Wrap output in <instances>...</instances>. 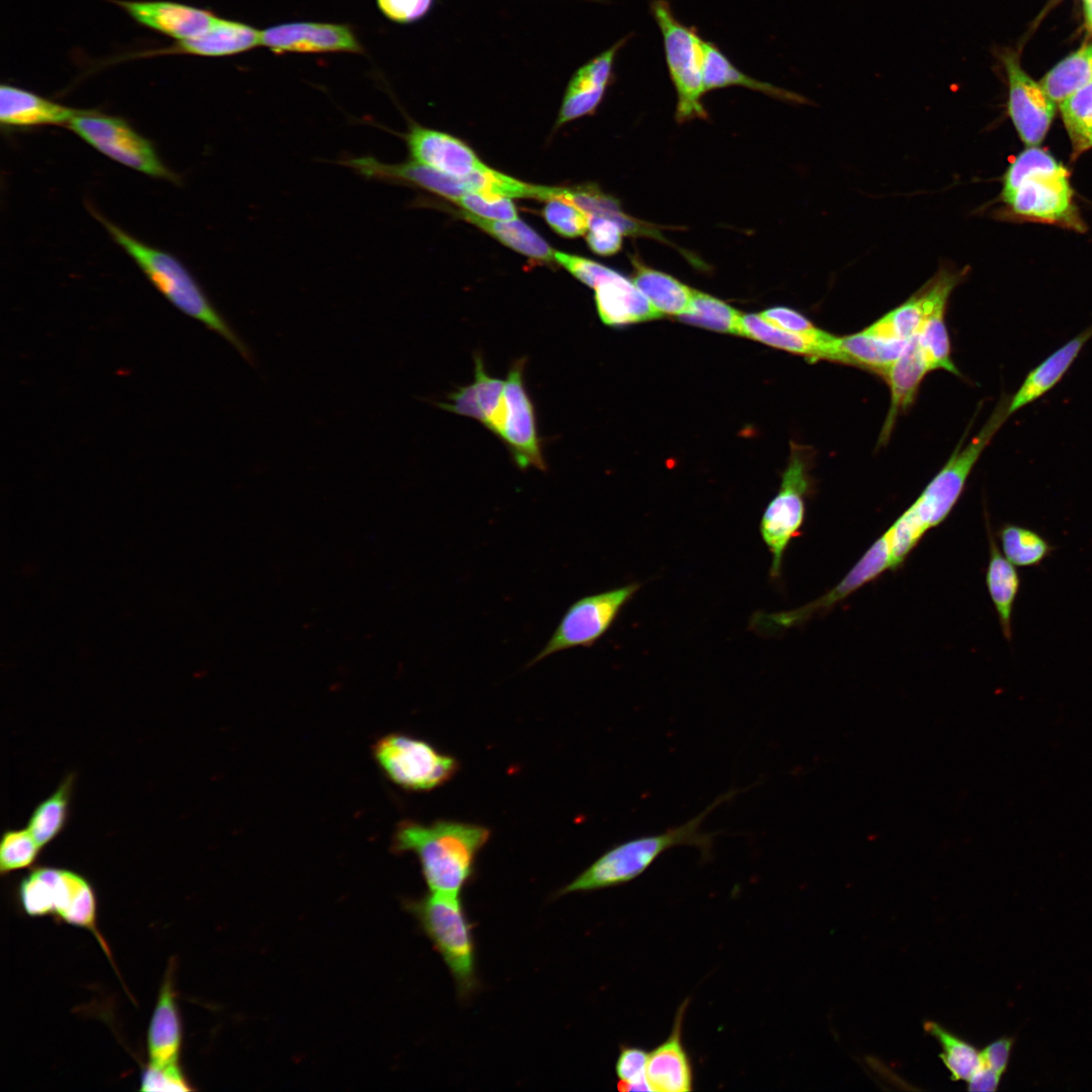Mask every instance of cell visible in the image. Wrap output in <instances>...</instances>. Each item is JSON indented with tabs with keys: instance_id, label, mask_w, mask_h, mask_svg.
Wrapping results in <instances>:
<instances>
[{
	"instance_id": "1",
	"label": "cell",
	"mask_w": 1092,
	"mask_h": 1092,
	"mask_svg": "<svg viewBox=\"0 0 1092 1092\" xmlns=\"http://www.w3.org/2000/svg\"><path fill=\"white\" fill-rule=\"evenodd\" d=\"M490 834L487 827L475 823L403 820L394 832L392 849L418 857L430 892L460 895L471 881L476 857Z\"/></svg>"
},
{
	"instance_id": "2",
	"label": "cell",
	"mask_w": 1092,
	"mask_h": 1092,
	"mask_svg": "<svg viewBox=\"0 0 1092 1092\" xmlns=\"http://www.w3.org/2000/svg\"><path fill=\"white\" fill-rule=\"evenodd\" d=\"M739 792L735 789L726 792L680 825L613 845L573 881L561 888L557 896L625 885L644 874L664 852L677 846L696 847L704 860L710 859L716 833L703 831L702 824L715 808L733 799Z\"/></svg>"
},
{
	"instance_id": "3",
	"label": "cell",
	"mask_w": 1092,
	"mask_h": 1092,
	"mask_svg": "<svg viewBox=\"0 0 1092 1092\" xmlns=\"http://www.w3.org/2000/svg\"><path fill=\"white\" fill-rule=\"evenodd\" d=\"M95 216L173 306L223 338L249 364L255 365L252 349L216 309L196 279L177 258L141 242L98 213Z\"/></svg>"
},
{
	"instance_id": "4",
	"label": "cell",
	"mask_w": 1092,
	"mask_h": 1092,
	"mask_svg": "<svg viewBox=\"0 0 1092 1092\" xmlns=\"http://www.w3.org/2000/svg\"><path fill=\"white\" fill-rule=\"evenodd\" d=\"M406 907L448 967L461 998L478 987L473 924L460 895L430 892Z\"/></svg>"
},
{
	"instance_id": "5",
	"label": "cell",
	"mask_w": 1092,
	"mask_h": 1092,
	"mask_svg": "<svg viewBox=\"0 0 1092 1092\" xmlns=\"http://www.w3.org/2000/svg\"><path fill=\"white\" fill-rule=\"evenodd\" d=\"M19 900L29 916L54 915L68 924L90 931L109 957L108 947L97 928L94 890L82 876L63 869H35L21 881Z\"/></svg>"
},
{
	"instance_id": "6",
	"label": "cell",
	"mask_w": 1092,
	"mask_h": 1092,
	"mask_svg": "<svg viewBox=\"0 0 1092 1092\" xmlns=\"http://www.w3.org/2000/svg\"><path fill=\"white\" fill-rule=\"evenodd\" d=\"M650 11L663 38L665 60L677 95L678 122L707 118L702 102L704 87V41L695 27L681 23L666 0H653Z\"/></svg>"
},
{
	"instance_id": "7",
	"label": "cell",
	"mask_w": 1092,
	"mask_h": 1092,
	"mask_svg": "<svg viewBox=\"0 0 1092 1092\" xmlns=\"http://www.w3.org/2000/svg\"><path fill=\"white\" fill-rule=\"evenodd\" d=\"M373 755L390 781L414 792H427L446 784L460 767L457 758L428 741L400 733L379 738L373 746Z\"/></svg>"
},
{
	"instance_id": "8",
	"label": "cell",
	"mask_w": 1092,
	"mask_h": 1092,
	"mask_svg": "<svg viewBox=\"0 0 1092 1092\" xmlns=\"http://www.w3.org/2000/svg\"><path fill=\"white\" fill-rule=\"evenodd\" d=\"M810 487L807 455L801 447L792 445L780 489L766 506L759 527L761 538L771 554L769 573L774 578L781 575L784 554L791 541L800 534Z\"/></svg>"
},
{
	"instance_id": "9",
	"label": "cell",
	"mask_w": 1092,
	"mask_h": 1092,
	"mask_svg": "<svg viewBox=\"0 0 1092 1092\" xmlns=\"http://www.w3.org/2000/svg\"><path fill=\"white\" fill-rule=\"evenodd\" d=\"M68 126L111 160L152 177L177 181L158 157L152 143L123 118L82 109Z\"/></svg>"
},
{
	"instance_id": "10",
	"label": "cell",
	"mask_w": 1092,
	"mask_h": 1092,
	"mask_svg": "<svg viewBox=\"0 0 1092 1092\" xmlns=\"http://www.w3.org/2000/svg\"><path fill=\"white\" fill-rule=\"evenodd\" d=\"M640 585L636 582L582 597L569 606L545 646L529 662L576 647H592L612 627Z\"/></svg>"
},
{
	"instance_id": "11",
	"label": "cell",
	"mask_w": 1092,
	"mask_h": 1092,
	"mask_svg": "<svg viewBox=\"0 0 1092 1092\" xmlns=\"http://www.w3.org/2000/svg\"><path fill=\"white\" fill-rule=\"evenodd\" d=\"M524 360L510 369L505 385V421L498 438L508 446L520 469L546 470L538 435L535 410L524 384Z\"/></svg>"
},
{
	"instance_id": "12",
	"label": "cell",
	"mask_w": 1092,
	"mask_h": 1092,
	"mask_svg": "<svg viewBox=\"0 0 1092 1092\" xmlns=\"http://www.w3.org/2000/svg\"><path fill=\"white\" fill-rule=\"evenodd\" d=\"M337 164L350 169L366 180L419 187L452 202L467 193H472L468 176L449 175L414 160L393 164L385 163L369 155H345L337 161Z\"/></svg>"
},
{
	"instance_id": "13",
	"label": "cell",
	"mask_w": 1092,
	"mask_h": 1092,
	"mask_svg": "<svg viewBox=\"0 0 1092 1092\" xmlns=\"http://www.w3.org/2000/svg\"><path fill=\"white\" fill-rule=\"evenodd\" d=\"M964 276L963 269L941 267L910 298L864 330L886 338L910 341L934 309L947 304L951 291L962 282Z\"/></svg>"
},
{
	"instance_id": "14",
	"label": "cell",
	"mask_w": 1092,
	"mask_h": 1092,
	"mask_svg": "<svg viewBox=\"0 0 1092 1092\" xmlns=\"http://www.w3.org/2000/svg\"><path fill=\"white\" fill-rule=\"evenodd\" d=\"M261 46L274 54L363 53L354 30L347 24L293 21L261 30Z\"/></svg>"
},
{
	"instance_id": "15",
	"label": "cell",
	"mask_w": 1092,
	"mask_h": 1092,
	"mask_svg": "<svg viewBox=\"0 0 1092 1092\" xmlns=\"http://www.w3.org/2000/svg\"><path fill=\"white\" fill-rule=\"evenodd\" d=\"M1008 78L1010 117L1028 146L1038 145L1044 138L1055 114V102L1041 86L1029 78L1010 52L999 55Z\"/></svg>"
},
{
	"instance_id": "16",
	"label": "cell",
	"mask_w": 1092,
	"mask_h": 1092,
	"mask_svg": "<svg viewBox=\"0 0 1092 1092\" xmlns=\"http://www.w3.org/2000/svg\"><path fill=\"white\" fill-rule=\"evenodd\" d=\"M403 138L412 160L457 177L468 176L485 165L461 140L412 122Z\"/></svg>"
},
{
	"instance_id": "17",
	"label": "cell",
	"mask_w": 1092,
	"mask_h": 1092,
	"mask_svg": "<svg viewBox=\"0 0 1092 1092\" xmlns=\"http://www.w3.org/2000/svg\"><path fill=\"white\" fill-rule=\"evenodd\" d=\"M474 379L448 396L440 407L480 422L487 430L499 437L505 421L506 380L490 376L479 356L474 358Z\"/></svg>"
},
{
	"instance_id": "18",
	"label": "cell",
	"mask_w": 1092,
	"mask_h": 1092,
	"mask_svg": "<svg viewBox=\"0 0 1092 1092\" xmlns=\"http://www.w3.org/2000/svg\"><path fill=\"white\" fill-rule=\"evenodd\" d=\"M690 999L678 1007L670 1034L648 1054L646 1079L650 1091L688 1092L694 1089V1068L682 1042V1021Z\"/></svg>"
},
{
	"instance_id": "19",
	"label": "cell",
	"mask_w": 1092,
	"mask_h": 1092,
	"mask_svg": "<svg viewBox=\"0 0 1092 1092\" xmlns=\"http://www.w3.org/2000/svg\"><path fill=\"white\" fill-rule=\"evenodd\" d=\"M140 24L176 40L209 29L219 18L212 11L169 1H116Z\"/></svg>"
},
{
	"instance_id": "20",
	"label": "cell",
	"mask_w": 1092,
	"mask_h": 1092,
	"mask_svg": "<svg viewBox=\"0 0 1092 1092\" xmlns=\"http://www.w3.org/2000/svg\"><path fill=\"white\" fill-rule=\"evenodd\" d=\"M1071 199L1068 173L1063 167L1055 172L1036 173L1023 180L1008 204L1023 216L1060 220L1068 216Z\"/></svg>"
},
{
	"instance_id": "21",
	"label": "cell",
	"mask_w": 1092,
	"mask_h": 1092,
	"mask_svg": "<svg viewBox=\"0 0 1092 1092\" xmlns=\"http://www.w3.org/2000/svg\"><path fill=\"white\" fill-rule=\"evenodd\" d=\"M261 44V30L240 22L218 18L206 31L177 40L168 48L141 53V57L185 54L201 57H225L250 51Z\"/></svg>"
},
{
	"instance_id": "22",
	"label": "cell",
	"mask_w": 1092,
	"mask_h": 1092,
	"mask_svg": "<svg viewBox=\"0 0 1092 1092\" xmlns=\"http://www.w3.org/2000/svg\"><path fill=\"white\" fill-rule=\"evenodd\" d=\"M594 289L599 316L607 326L623 327L662 316L632 280L616 271Z\"/></svg>"
},
{
	"instance_id": "23",
	"label": "cell",
	"mask_w": 1092,
	"mask_h": 1092,
	"mask_svg": "<svg viewBox=\"0 0 1092 1092\" xmlns=\"http://www.w3.org/2000/svg\"><path fill=\"white\" fill-rule=\"evenodd\" d=\"M81 110L16 86L0 87V122L9 128L68 124Z\"/></svg>"
},
{
	"instance_id": "24",
	"label": "cell",
	"mask_w": 1092,
	"mask_h": 1092,
	"mask_svg": "<svg viewBox=\"0 0 1092 1092\" xmlns=\"http://www.w3.org/2000/svg\"><path fill=\"white\" fill-rule=\"evenodd\" d=\"M1092 338V325L1060 347L1025 376L1010 397L1008 416L1030 404L1053 389L1070 369L1085 344Z\"/></svg>"
},
{
	"instance_id": "25",
	"label": "cell",
	"mask_w": 1092,
	"mask_h": 1092,
	"mask_svg": "<svg viewBox=\"0 0 1092 1092\" xmlns=\"http://www.w3.org/2000/svg\"><path fill=\"white\" fill-rule=\"evenodd\" d=\"M182 1026L171 973L164 980L147 1036L149 1065L162 1067L179 1063Z\"/></svg>"
},
{
	"instance_id": "26",
	"label": "cell",
	"mask_w": 1092,
	"mask_h": 1092,
	"mask_svg": "<svg viewBox=\"0 0 1092 1092\" xmlns=\"http://www.w3.org/2000/svg\"><path fill=\"white\" fill-rule=\"evenodd\" d=\"M929 371L928 364L914 337L904 353L883 375L890 388L891 400L880 443L889 439L898 416L914 402L919 385Z\"/></svg>"
},
{
	"instance_id": "27",
	"label": "cell",
	"mask_w": 1092,
	"mask_h": 1092,
	"mask_svg": "<svg viewBox=\"0 0 1092 1092\" xmlns=\"http://www.w3.org/2000/svg\"><path fill=\"white\" fill-rule=\"evenodd\" d=\"M558 199L581 209L589 216H602L616 221L627 236H646L662 240L654 225L637 220L627 215L619 201L601 191L598 186L582 185L575 187L548 186L546 201Z\"/></svg>"
},
{
	"instance_id": "28",
	"label": "cell",
	"mask_w": 1092,
	"mask_h": 1092,
	"mask_svg": "<svg viewBox=\"0 0 1092 1092\" xmlns=\"http://www.w3.org/2000/svg\"><path fill=\"white\" fill-rule=\"evenodd\" d=\"M910 341L891 339L866 330L837 337L834 362L854 365L881 375L904 353Z\"/></svg>"
},
{
	"instance_id": "29",
	"label": "cell",
	"mask_w": 1092,
	"mask_h": 1092,
	"mask_svg": "<svg viewBox=\"0 0 1092 1092\" xmlns=\"http://www.w3.org/2000/svg\"><path fill=\"white\" fill-rule=\"evenodd\" d=\"M986 522L989 540L986 585L1003 636L1010 641L1012 639L1013 609L1020 590L1021 579L1015 565L1000 552L988 518H986Z\"/></svg>"
},
{
	"instance_id": "30",
	"label": "cell",
	"mask_w": 1092,
	"mask_h": 1092,
	"mask_svg": "<svg viewBox=\"0 0 1092 1092\" xmlns=\"http://www.w3.org/2000/svg\"><path fill=\"white\" fill-rule=\"evenodd\" d=\"M703 78L706 92L737 85L764 93L779 100L801 104L809 103V100L802 95L746 75L736 68L715 43L707 40L704 41Z\"/></svg>"
},
{
	"instance_id": "31",
	"label": "cell",
	"mask_w": 1092,
	"mask_h": 1092,
	"mask_svg": "<svg viewBox=\"0 0 1092 1092\" xmlns=\"http://www.w3.org/2000/svg\"><path fill=\"white\" fill-rule=\"evenodd\" d=\"M636 287L647 297L653 307L662 315L679 316L689 311L695 289L681 283L672 276L654 270L633 259Z\"/></svg>"
},
{
	"instance_id": "32",
	"label": "cell",
	"mask_w": 1092,
	"mask_h": 1092,
	"mask_svg": "<svg viewBox=\"0 0 1092 1092\" xmlns=\"http://www.w3.org/2000/svg\"><path fill=\"white\" fill-rule=\"evenodd\" d=\"M458 214L464 220L476 225L505 246L530 259L543 263L554 261L555 250L536 231L520 218L492 220L479 217L463 209H460Z\"/></svg>"
},
{
	"instance_id": "33",
	"label": "cell",
	"mask_w": 1092,
	"mask_h": 1092,
	"mask_svg": "<svg viewBox=\"0 0 1092 1092\" xmlns=\"http://www.w3.org/2000/svg\"><path fill=\"white\" fill-rule=\"evenodd\" d=\"M743 336L810 361L832 360V350L809 338L782 329L759 314H742Z\"/></svg>"
},
{
	"instance_id": "34",
	"label": "cell",
	"mask_w": 1092,
	"mask_h": 1092,
	"mask_svg": "<svg viewBox=\"0 0 1092 1092\" xmlns=\"http://www.w3.org/2000/svg\"><path fill=\"white\" fill-rule=\"evenodd\" d=\"M997 535L1004 556L1018 567L1039 566L1055 549L1039 532L1023 525L1006 523Z\"/></svg>"
},
{
	"instance_id": "35",
	"label": "cell",
	"mask_w": 1092,
	"mask_h": 1092,
	"mask_svg": "<svg viewBox=\"0 0 1092 1092\" xmlns=\"http://www.w3.org/2000/svg\"><path fill=\"white\" fill-rule=\"evenodd\" d=\"M923 1027L939 1043V1058L948 1070L951 1080L967 1082L983 1066L981 1051L973 1043L932 1020L925 1021Z\"/></svg>"
},
{
	"instance_id": "36",
	"label": "cell",
	"mask_w": 1092,
	"mask_h": 1092,
	"mask_svg": "<svg viewBox=\"0 0 1092 1092\" xmlns=\"http://www.w3.org/2000/svg\"><path fill=\"white\" fill-rule=\"evenodd\" d=\"M1092 82V44L1080 49L1053 68L1039 85L1056 103Z\"/></svg>"
},
{
	"instance_id": "37",
	"label": "cell",
	"mask_w": 1092,
	"mask_h": 1092,
	"mask_svg": "<svg viewBox=\"0 0 1092 1092\" xmlns=\"http://www.w3.org/2000/svg\"><path fill=\"white\" fill-rule=\"evenodd\" d=\"M686 324L743 336L742 313L721 299L695 290L689 311L677 316Z\"/></svg>"
},
{
	"instance_id": "38",
	"label": "cell",
	"mask_w": 1092,
	"mask_h": 1092,
	"mask_svg": "<svg viewBox=\"0 0 1092 1092\" xmlns=\"http://www.w3.org/2000/svg\"><path fill=\"white\" fill-rule=\"evenodd\" d=\"M607 86L578 68L571 76L559 110L556 126L592 114L602 102Z\"/></svg>"
},
{
	"instance_id": "39",
	"label": "cell",
	"mask_w": 1092,
	"mask_h": 1092,
	"mask_svg": "<svg viewBox=\"0 0 1092 1092\" xmlns=\"http://www.w3.org/2000/svg\"><path fill=\"white\" fill-rule=\"evenodd\" d=\"M73 777H68L58 790L43 800L32 812L27 830L42 847L51 842L63 829L73 786Z\"/></svg>"
},
{
	"instance_id": "40",
	"label": "cell",
	"mask_w": 1092,
	"mask_h": 1092,
	"mask_svg": "<svg viewBox=\"0 0 1092 1092\" xmlns=\"http://www.w3.org/2000/svg\"><path fill=\"white\" fill-rule=\"evenodd\" d=\"M946 305L934 309L924 321L915 336L930 371L944 369L950 373L959 371L950 357V344L944 322Z\"/></svg>"
},
{
	"instance_id": "41",
	"label": "cell",
	"mask_w": 1092,
	"mask_h": 1092,
	"mask_svg": "<svg viewBox=\"0 0 1092 1092\" xmlns=\"http://www.w3.org/2000/svg\"><path fill=\"white\" fill-rule=\"evenodd\" d=\"M1060 109L1075 151L1091 148L1092 82L1063 100Z\"/></svg>"
},
{
	"instance_id": "42",
	"label": "cell",
	"mask_w": 1092,
	"mask_h": 1092,
	"mask_svg": "<svg viewBox=\"0 0 1092 1092\" xmlns=\"http://www.w3.org/2000/svg\"><path fill=\"white\" fill-rule=\"evenodd\" d=\"M1062 168L1063 166L1043 150L1035 147L1026 149L1010 165L1004 176L1003 200L1009 203L1019 185L1029 176L1042 172H1055Z\"/></svg>"
},
{
	"instance_id": "43",
	"label": "cell",
	"mask_w": 1092,
	"mask_h": 1092,
	"mask_svg": "<svg viewBox=\"0 0 1092 1092\" xmlns=\"http://www.w3.org/2000/svg\"><path fill=\"white\" fill-rule=\"evenodd\" d=\"M31 833L26 829L5 831L0 844V872L2 875L31 866L40 850Z\"/></svg>"
},
{
	"instance_id": "44",
	"label": "cell",
	"mask_w": 1092,
	"mask_h": 1092,
	"mask_svg": "<svg viewBox=\"0 0 1092 1092\" xmlns=\"http://www.w3.org/2000/svg\"><path fill=\"white\" fill-rule=\"evenodd\" d=\"M648 1054L646 1050L640 1046L620 1045L615 1064L618 1090L622 1092L650 1091L646 1079Z\"/></svg>"
},
{
	"instance_id": "45",
	"label": "cell",
	"mask_w": 1092,
	"mask_h": 1092,
	"mask_svg": "<svg viewBox=\"0 0 1092 1092\" xmlns=\"http://www.w3.org/2000/svg\"><path fill=\"white\" fill-rule=\"evenodd\" d=\"M542 214L550 228L565 238L587 233L590 216L581 209L558 199L546 201Z\"/></svg>"
},
{
	"instance_id": "46",
	"label": "cell",
	"mask_w": 1092,
	"mask_h": 1092,
	"mask_svg": "<svg viewBox=\"0 0 1092 1092\" xmlns=\"http://www.w3.org/2000/svg\"><path fill=\"white\" fill-rule=\"evenodd\" d=\"M760 315L782 329L809 338L831 349L836 339L835 336L816 327L802 313L786 306L767 308Z\"/></svg>"
},
{
	"instance_id": "47",
	"label": "cell",
	"mask_w": 1092,
	"mask_h": 1092,
	"mask_svg": "<svg viewBox=\"0 0 1092 1092\" xmlns=\"http://www.w3.org/2000/svg\"><path fill=\"white\" fill-rule=\"evenodd\" d=\"M474 215L492 220L517 219L518 212L512 198L467 193L453 201Z\"/></svg>"
},
{
	"instance_id": "48",
	"label": "cell",
	"mask_w": 1092,
	"mask_h": 1092,
	"mask_svg": "<svg viewBox=\"0 0 1092 1092\" xmlns=\"http://www.w3.org/2000/svg\"><path fill=\"white\" fill-rule=\"evenodd\" d=\"M623 236L624 233L616 221L602 216H590L586 242L594 253L602 256L614 255L622 247Z\"/></svg>"
},
{
	"instance_id": "49",
	"label": "cell",
	"mask_w": 1092,
	"mask_h": 1092,
	"mask_svg": "<svg viewBox=\"0 0 1092 1092\" xmlns=\"http://www.w3.org/2000/svg\"><path fill=\"white\" fill-rule=\"evenodd\" d=\"M142 1091H190L192 1087L178 1064L152 1066L144 1070L141 1079Z\"/></svg>"
},
{
	"instance_id": "50",
	"label": "cell",
	"mask_w": 1092,
	"mask_h": 1092,
	"mask_svg": "<svg viewBox=\"0 0 1092 1092\" xmlns=\"http://www.w3.org/2000/svg\"><path fill=\"white\" fill-rule=\"evenodd\" d=\"M554 262L592 288L615 271L596 261L559 251L554 252Z\"/></svg>"
},
{
	"instance_id": "51",
	"label": "cell",
	"mask_w": 1092,
	"mask_h": 1092,
	"mask_svg": "<svg viewBox=\"0 0 1092 1092\" xmlns=\"http://www.w3.org/2000/svg\"><path fill=\"white\" fill-rule=\"evenodd\" d=\"M380 12L399 24H411L424 18L433 8L435 0H376Z\"/></svg>"
},
{
	"instance_id": "52",
	"label": "cell",
	"mask_w": 1092,
	"mask_h": 1092,
	"mask_svg": "<svg viewBox=\"0 0 1092 1092\" xmlns=\"http://www.w3.org/2000/svg\"><path fill=\"white\" fill-rule=\"evenodd\" d=\"M1014 1042L1012 1036H1001L991 1041L981 1051L983 1065L1003 1075L1008 1068Z\"/></svg>"
},
{
	"instance_id": "53",
	"label": "cell",
	"mask_w": 1092,
	"mask_h": 1092,
	"mask_svg": "<svg viewBox=\"0 0 1092 1092\" xmlns=\"http://www.w3.org/2000/svg\"><path fill=\"white\" fill-rule=\"evenodd\" d=\"M1001 1076V1074L983 1065L967 1081V1089L982 1092L996 1091L1000 1085Z\"/></svg>"
},
{
	"instance_id": "54",
	"label": "cell",
	"mask_w": 1092,
	"mask_h": 1092,
	"mask_svg": "<svg viewBox=\"0 0 1092 1092\" xmlns=\"http://www.w3.org/2000/svg\"><path fill=\"white\" fill-rule=\"evenodd\" d=\"M1085 15L1087 25L1092 30V0L1085 1Z\"/></svg>"
},
{
	"instance_id": "55",
	"label": "cell",
	"mask_w": 1092,
	"mask_h": 1092,
	"mask_svg": "<svg viewBox=\"0 0 1092 1092\" xmlns=\"http://www.w3.org/2000/svg\"><path fill=\"white\" fill-rule=\"evenodd\" d=\"M586 1H596V2H600V1H602V0H586Z\"/></svg>"
},
{
	"instance_id": "56",
	"label": "cell",
	"mask_w": 1092,
	"mask_h": 1092,
	"mask_svg": "<svg viewBox=\"0 0 1092 1092\" xmlns=\"http://www.w3.org/2000/svg\"><path fill=\"white\" fill-rule=\"evenodd\" d=\"M1085 1H1087V0H1085Z\"/></svg>"
}]
</instances>
